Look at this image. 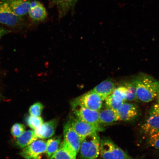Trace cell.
Instances as JSON below:
<instances>
[{
  "instance_id": "obj_1",
  "label": "cell",
  "mask_w": 159,
  "mask_h": 159,
  "mask_svg": "<svg viewBox=\"0 0 159 159\" xmlns=\"http://www.w3.org/2000/svg\"><path fill=\"white\" fill-rule=\"evenodd\" d=\"M138 99L144 102H152L159 97V81L152 77L144 75L134 81Z\"/></svg>"
},
{
  "instance_id": "obj_2",
  "label": "cell",
  "mask_w": 159,
  "mask_h": 159,
  "mask_svg": "<svg viewBox=\"0 0 159 159\" xmlns=\"http://www.w3.org/2000/svg\"><path fill=\"white\" fill-rule=\"evenodd\" d=\"M98 132L91 134L81 141L80 148L81 159H96L100 154V138Z\"/></svg>"
},
{
  "instance_id": "obj_3",
  "label": "cell",
  "mask_w": 159,
  "mask_h": 159,
  "mask_svg": "<svg viewBox=\"0 0 159 159\" xmlns=\"http://www.w3.org/2000/svg\"><path fill=\"white\" fill-rule=\"evenodd\" d=\"M100 154L103 159H135L107 138L100 140Z\"/></svg>"
},
{
  "instance_id": "obj_4",
  "label": "cell",
  "mask_w": 159,
  "mask_h": 159,
  "mask_svg": "<svg viewBox=\"0 0 159 159\" xmlns=\"http://www.w3.org/2000/svg\"><path fill=\"white\" fill-rule=\"evenodd\" d=\"M21 155L25 159H49L47 152L46 142L37 140L23 148Z\"/></svg>"
},
{
  "instance_id": "obj_5",
  "label": "cell",
  "mask_w": 159,
  "mask_h": 159,
  "mask_svg": "<svg viewBox=\"0 0 159 159\" xmlns=\"http://www.w3.org/2000/svg\"><path fill=\"white\" fill-rule=\"evenodd\" d=\"M71 126L82 141L85 137L95 133L102 132L104 129L101 125L89 124L76 118L70 121Z\"/></svg>"
},
{
  "instance_id": "obj_6",
  "label": "cell",
  "mask_w": 159,
  "mask_h": 159,
  "mask_svg": "<svg viewBox=\"0 0 159 159\" xmlns=\"http://www.w3.org/2000/svg\"><path fill=\"white\" fill-rule=\"evenodd\" d=\"M102 101L98 94L91 90L77 97L72 102L91 110L99 111L102 108Z\"/></svg>"
},
{
  "instance_id": "obj_7",
  "label": "cell",
  "mask_w": 159,
  "mask_h": 159,
  "mask_svg": "<svg viewBox=\"0 0 159 159\" xmlns=\"http://www.w3.org/2000/svg\"><path fill=\"white\" fill-rule=\"evenodd\" d=\"M22 17L16 15L6 0L0 1V23L11 27L20 25Z\"/></svg>"
},
{
  "instance_id": "obj_8",
  "label": "cell",
  "mask_w": 159,
  "mask_h": 159,
  "mask_svg": "<svg viewBox=\"0 0 159 159\" xmlns=\"http://www.w3.org/2000/svg\"><path fill=\"white\" fill-rule=\"evenodd\" d=\"M73 112L77 118L93 125H101L99 111L91 110L81 105L71 102Z\"/></svg>"
},
{
  "instance_id": "obj_9",
  "label": "cell",
  "mask_w": 159,
  "mask_h": 159,
  "mask_svg": "<svg viewBox=\"0 0 159 159\" xmlns=\"http://www.w3.org/2000/svg\"><path fill=\"white\" fill-rule=\"evenodd\" d=\"M64 140L70 148L77 154L79 152L81 140L71 126L70 121L65 124L63 129Z\"/></svg>"
},
{
  "instance_id": "obj_10",
  "label": "cell",
  "mask_w": 159,
  "mask_h": 159,
  "mask_svg": "<svg viewBox=\"0 0 159 159\" xmlns=\"http://www.w3.org/2000/svg\"><path fill=\"white\" fill-rule=\"evenodd\" d=\"M142 130L145 134L150 136L159 132V114L152 110L141 126Z\"/></svg>"
},
{
  "instance_id": "obj_11",
  "label": "cell",
  "mask_w": 159,
  "mask_h": 159,
  "mask_svg": "<svg viewBox=\"0 0 159 159\" xmlns=\"http://www.w3.org/2000/svg\"><path fill=\"white\" fill-rule=\"evenodd\" d=\"M119 121H129L138 116L139 112L136 105L132 103L125 102L116 111Z\"/></svg>"
},
{
  "instance_id": "obj_12",
  "label": "cell",
  "mask_w": 159,
  "mask_h": 159,
  "mask_svg": "<svg viewBox=\"0 0 159 159\" xmlns=\"http://www.w3.org/2000/svg\"><path fill=\"white\" fill-rule=\"evenodd\" d=\"M11 9L15 14L20 17L28 14L31 0H6Z\"/></svg>"
},
{
  "instance_id": "obj_13",
  "label": "cell",
  "mask_w": 159,
  "mask_h": 159,
  "mask_svg": "<svg viewBox=\"0 0 159 159\" xmlns=\"http://www.w3.org/2000/svg\"><path fill=\"white\" fill-rule=\"evenodd\" d=\"M57 124V119H53L43 123L39 128L34 130L38 138H49L55 134Z\"/></svg>"
},
{
  "instance_id": "obj_14",
  "label": "cell",
  "mask_w": 159,
  "mask_h": 159,
  "mask_svg": "<svg viewBox=\"0 0 159 159\" xmlns=\"http://www.w3.org/2000/svg\"><path fill=\"white\" fill-rule=\"evenodd\" d=\"M29 16L33 21H41L44 20L47 16V13L44 6L38 1H31L28 13Z\"/></svg>"
},
{
  "instance_id": "obj_15",
  "label": "cell",
  "mask_w": 159,
  "mask_h": 159,
  "mask_svg": "<svg viewBox=\"0 0 159 159\" xmlns=\"http://www.w3.org/2000/svg\"><path fill=\"white\" fill-rule=\"evenodd\" d=\"M115 88L114 83L112 81L107 80L97 85L91 90L98 94L102 101H104L112 94Z\"/></svg>"
},
{
  "instance_id": "obj_16",
  "label": "cell",
  "mask_w": 159,
  "mask_h": 159,
  "mask_svg": "<svg viewBox=\"0 0 159 159\" xmlns=\"http://www.w3.org/2000/svg\"><path fill=\"white\" fill-rule=\"evenodd\" d=\"M76 155L63 140L58 150L49 159H76Z\"/></svg>"
},
{
  "instance_id": "obj_17",
  "label": "cell",
  "mask_w": 159,
  "mask_h": 159,
  "mask_svg": "<svg viewBox=\"0 0 159 159\" xmlns=\"http://www.w3.org/2000/svg\"><path fill=\"white\" fill-rule=\"evenodd\" d=\"M99 112V120L101 124H109L119 121L116 111L106 106L101 109Z\"/></svg>"
},
{
  "instance_id": "obj_18",
  "label": "cell",
  "mask_w": 159,
  "mask_h": 159,
  "mask_svg": "<svg viewBox=\"0 0 159 159\" xmlns=\"http://www.w3.org/2000/svg\"><path fill=\"white\" fill-rule=\"evenodd\" d=\"M53 5L56 6L60 17H62L73 9L77 0H50Z\"/></svg>"
},
{
  "instance_id": "obj_19",
  "label": "cell",
  "mask_w": 159,
  "mask_h": 159,
  "mask_svg": "<svg viewBox=\"0 0 159 159\" xmlns=\"http://www.w3.org/2000/svg\"><path fill=\"white\" fill-rule=\"evenodd\" d=\"M16 144L18 148H23L38 139L34 130L25 131L17 138Z\"/></svg>"
},
{
  "instance_id": "obj_20",
  "label": "cell",
  "mask_w": 159,
  "mask_h": 159,
  "mask_svg": "<svg viewBox=\"0 0 159 159\" xmlns=\"http://www.w3.org/2000/svg\"><path fill=\"white\" fill-rule=\"evenodd\" d=\"M61 139L60 137L49 139L46 142V150L49 158L57 152L61 144Z\"/></svg>"
},
{
  "instance_id": "obj_21",
  "label": "cell",
  "mask_w": 159,
  "mask_h": 159,
  "mask_svg": "<svg viewBox=\"0 0 159 159\" xmlns=\"http://www.w3.org/2000/svg\"><path fill=\"white\" fill-rule=\"evenodd\" d=\"M125 86L127 89L126 101H134L138 99L136 95V89L134 83H127Z\"/></svg>"
},
{
  "instance_id": "obj_22",
  "label": "cell",
  "mask_w": 159,
  "mask_h": 159,
  "mask_svg": "<svg viewBox=\"0 0 159 159\" xmlns=\"http://www.w3.org/2000/svg\"><path fill=\"white\" fill-rule=\"evenodd\" d=\"M26 122L30 128L35 130L43 124V120L41 116L36 117L30 115L27 118Z\"/></svg>"
},
{
  "instance_id": "obj_23",
  "label": "cell",
  "mask_w": 159,
  "mask_h": 159,
  "mask_svg": "<svg viewBox=\"0 0 159 159\" xmlns=\"http://www.w3.org/2000/svg\"><path fill=\"white\" fill-rule=\"evenodd\" d=\"M127 93V89L124 85L115 88L111 94L117 100L124 102L126 101Z\"/></svg>"
},
{
  "instance_id": "obj_24",
  "label": "cell",
  "mask_w": 159,
  "mask_h": 159,
  "mask_svg": "<svg viewBox=\"0 0 159 159\" xmlns=\"http://www.w3.org/2000/svg\"><path fill=\"white\" fill-rule=\"evenodd\" d=\"M105 100L106 106L116 111L118 110L125 102L117 100L113 97L112 94L107 97Z\"/></svg>"
},
{
  "instance_id": "obj_25",
  "label": "cell",
  "mask_w": 159,
  "mask_h": 159,
  "mask_svg": "<svg viewBox=\"0 0 159 159\" xmlns=\"http://www.w3.org/2000/svg\"><path fill=\"white\" fill-rule=\"evenodd\" d=\"M44 108V106L39 102H36L31 105L29 109V112L31 116L39 117L40 116Z\"/></svg>"
},
{
  "instance_id": "obj_26",
  "label": "cell",
  "mask_w": 159,
  "mask_h": 159,
  "mask_svg": "<svg viewBox=\"0 0 159 159\" xmlns=\"http://www.w3.org/2000/svg\"><path fill=\"white\" fill-rule=\"evenodd\" d=\"M24 125L20 123H16L13 125L11 129V133L16 138H18L25 131Z\"/></svg>"
},
{
  "instance_id": "obj_27",
  "label": "cell",
  "mask_w": 159,
  "mask_h": 159,
  "mask_svg": "<svg viewBox=\"0 0 159 159\" xmlns=\"http://www.w3.org/2000/svg\"><path fill=\"white\" fill-rule=\"evenodd\" d=\"M148 143L153 148L159 150V132L149 136Z\"/></svg>"
},
{
  "instance_id": "obj_28",
  "label": "cell",
  "mask_w": 159,
  "mask_h": 159,
  "mask_svg": "<svg viewBox=\"0 0 159 159\" xmlns=\"http://www.w3.org/2000/svg\"><path fill=\"white\" fill-rule=\"evenodd\" d=\"M10 31L8 30L7 29H5L2 28L0 27V38L3 36V35H5L9 33Z\"/></svg>"
},
{
  "instance_id": "obj_29",
  "label": "cell",
  "mask_w": 159,
  "mask_h": 159,
  "mask_svg": "<svg viewBox=\"0 0 159 159\" xmlns=\"http://www.w3.org/2000/svg\"><path fill=\"white\" fill-rule=\"evenodd\" d=\"M152 109L159 114V102H158L157 104H155Z\"/></svg>"
},
{
  "instance_id": "obj_30",
  "label": "cell",
  "mask_w": 159,
  "mask_h": 159,
  "mask_svg": "<svg viewBox=\"0 0 159 159\" xmlns=\"http://www.w3.org/2000/svg\"><path fill=\"white\" fill-rule=\"evenodd\" d=\"M158 102H159V97H158Z\"/></svg>"
}]
</instances>
